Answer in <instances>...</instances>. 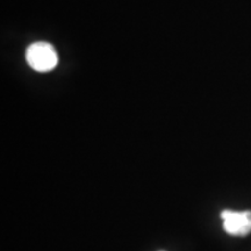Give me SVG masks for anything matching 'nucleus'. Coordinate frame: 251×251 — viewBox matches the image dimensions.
<instances>
[{"label": "nucleus", "mask_w": 251, "mask_h": 251, "mask_svg": "<svg viewBox=\"0 0 251 251\" xmlns=\"http://www.w3.org/2000/svg\"><path fill=\"white\" fill-rule=\"evenodd\" d=\"M27 61L34 70L47 72L57 65L58 57L54 47L46 42H36L27 50Z\"/></svg>", "instance_id": "1"}, {"label": "nucleus", "mask_w": 251, "mask_h": 251, "mask_svg": "<svg viewBox=\"0 0 251 251\" xmlns=\"http://www.w3.org/2000/svg\"><path fill=\"white\" fill-rule=\"evenodd\" d=\"M224 220L225 231L233 236H247L251 233V212H236V211H224L221 213Z\"/></svg>", "instance_id": "2"}]
</instances>
